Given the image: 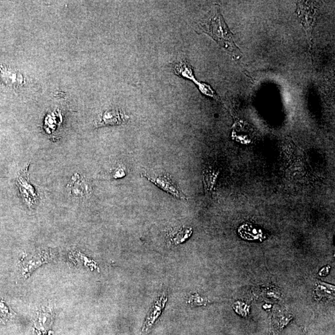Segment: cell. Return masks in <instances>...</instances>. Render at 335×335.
<instances>
[{"label": "cell", "instance_id": "8", "mask_svg": "<svg viewBox=\"0 0 335 335\" xmlns=\"http://www.w3.org/2000/svg\"><path fill=\"white\" fill-rule=\"evenodd\" d=\"M173 71L176 76L192 80L195 84H197V82L195 80L194 74H193L192 67L188 61L183 60L178 61L174 65Z\"/></svg>", "mask_w": 335, "mask_h": 335}, {"label": "cell", "instance_id": "1", "mask_svg": "<svg viewBox=\"0 0 335 335\" xmlns=\"http://www.w3.org/2000/svg\"><path fill=\"white\" fill-rule=\"evenodd\" d=\"M201 29L228 51L235 60H239L242 57L241 51L234 41V34L228 28L219 6L215 8L205 23L201 25Z\"/></svg>", "mask_w": 335, "mask_h": 335}, {"label": "cell", "instance_id": "4", "mask_svg": "<svg viewBox=\"0 0 335 335\" xmlns=\"http://www.w3.org/2000/svg\"><path fill=\"white\" fill-rule=\"evenodd\" d=\"M128 119L129 117L119 110H110L104 112L95 124L97 127L105 125H119L125 124Z\"/></svg>", "mask_w": 335, "mask_h": 335}, {"label": "cell", "instance_id": "5", "mask_svg": "<svg viewBox=\"0 0 335 335\" xmlns=\"http://www.w3.org/2000/svg\"><path fill=\"white\" fill-rule=\"evenodd\" d=\"M167 301V296H166L165 293H163L162 296H160L157 301L155 303L154 307H152L151 310L150 311L148 317H147L146 323L144 324L141 335L146 334L149 331V329L152 328L155 321L160 315Z\"/></svg>", "mask_w": 335, "mask_h": 335}, {"label": "cell", "instance_id": "12", "mask_svg": "<svg viewBox=\"0 0 335 335\" xmlns=\"http://www.w3.org/2000/svg\"><path fill=\"white\" fill-rule=\"evenodd\" d=\"M196 84L199 86V88L201 92L205 94V95L210 96L211 97L216 98V93H214L210 86L205 84H200V83H197Z\"/></svg>", "mask_w": 335, "mask_h": 335}, {"label": "cell", "instance_id": "11", "mask_svg": "<svg viewBox=\"0 0 335 335\" xmlns=\"http://www.w3.org/2000/svg\"><path fill=\"white\" fill-rule=\"evenodd\" d=\"M329 285H325V284H320L317 287V294L318 296H328L329 295H332L334 293L333 287L330 286L328 288Z\"/></svg>", "mask_w": 335, "mask_h": 335}, {"label": "cell", "instance_id": "6", "mask_svg": "<svg viewBox=\"0 0 335 335\" xmlns=\"http://www.w3.org/2000/svg\"><path fill=\"white\" fill-rule=\"evenodd\" d=\"M191 228L183 227L173 230L168 234L169 242L172 245H178L188 239L192 235Z\"/></svg>", "mask_w": 335, "mask_h": 335}, {"label": "cell", "instance_id": "13", "mask_svg": "<svg viewBox=\"0 0 335 335\" xmlns=\"http://www.w3.org/2000/svg\"><path fill=\"white\" fill-rule=\"evenodd\" d=\"M126 175V170L123 166H119L112 173V178L114 179L124 178Z\"/></svg>", "mask_w": 335, "mask_h": 335}, {"label": "cell", "instance_id": "3", "mask_svg": "<svg viewBox=\"0 0 335 335\" xmlns=\"http://www.w3.org/2000/svg\"><path fill=\"white\" fill-rule=\"evenodd\" d=\"M316 9L312 2H302L297 4V13L301 18L302 25L304 26L308 36L311 37L313 23L315 21Z\"/></svg>", "mask_w": 335, "mask_h": 335}, {"label": "cell", "instance_id": "14", "mask_svg": "<svg viewBox=\"0 0 335 335\" xmlns=\"http://www.w3.org/2000/svg\"><path fill=\"white\" fill-rule=\"evenodd\" d=\"M9 307L5 304L4 302L0 301V316H7L10 315Z\"/></svg>", "mask_w": 335, "mask_h": 335}, {"label": "cell", "instance_id": "15", "mask_svg": "<svg viewBox=\"0 0 335 335\" xmlns=\"http://www.w3.org/2000/svg\"><path fill=\"white\" fill-rule=\"evenodd\" d=\"M329 270V267H324L320 271V272L319 273V274H320L321 276H325L326 275L327 273H328Z\"/></svg>", "mask_w": 335, "mask_h": 335}, {"label": "cell", "instance_id": "10", "mask_svg": "<svg viewBox=\"0 0 335 335\" xmlns=\"http://www.w3.org/2000/svg\"><path fill=\"white\" fill-rule=\"evenodd\" d=\"M187 302L191 304L192 306H202V305H206L207 304L208 300L195 294L190 296Z\"/></svg>", "mask_w": 335, "mask_h": 335}, {"label": "cell", "instance_id": "2", "mask_svg": "<svg viewBox=\"0 0 335 335\" xmlns=\"http://www.w3.org/2000/svg\"><path fill=\"white\" fill-rule=\"evenodd\" d=\"M142 176L176 199L187 200L186 195L170 176L166 175H149L144 173L142 174Z\"/></svg>", "mask_w": 335, "mask_h": 335}, {"label": "cell", "instance_id": "7", "mask_svg": "<svg viewBox=\"0 0 335 335\" xmlns=\"http://www.w3.org/2000/svg\"><path fill=\"white\" fill-rule=\"evenodd\" d=\"M21 189V191L22 192L23 197L27 201V205L29 206H33L37 202V197L36 192H35L33 186L29 183V181H27V178H24V176H20Z\"/></svg>", "mask_w": 335, "mask_h": 335}, {"label": "cell", "instance_id": "9", "mask_svg": "<svg viewBox=\"0 0 335 335\" xmlns=\"http://www.w3.org/2000/svg\"><path fill=\"white\" fill-rule=\"evenodd\" d=\"M77 182V183L74 184L73 189H72L74 194L77 195H87L89 191L88 184L85 181L80 180V179Z\"/></svg>", "mask_w": 335, "mask_h": 335}]
</instances>
